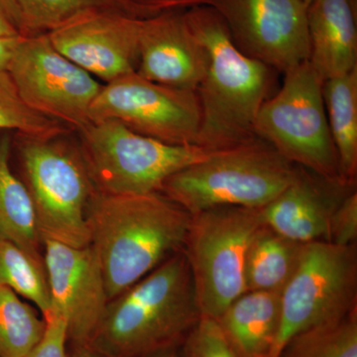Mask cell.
<instances>
[{
	"label": "cell",
	"mask_w": 357,
	"mask_h": 357,
	"mask_svg": "<svg viewBox=\"0 0 357 357\" xmlns=\"http://www.w3.org/2000/svg\"><path fill=\"white\" fill-rule=\"evenodd\" d=\"M81 133L91 178L107 195L160 192L174 174L218 152L162 142L114 119L91 122Z\"/></svg>",
	"instance_id": "7"
},
{
	"label": "cell",
	"mask_w": 357,
	"mask_h": 357,
	"mask_svg": "<svg viewBox=\"0 0 357 357\" xmlns=\"http://www.w3.org/2000/svg\"><path fill=\"white\" fill-rule=\"evenodd\" d=\"M280 319V292L248 291L217 321L238 357H272Z\"/></svg>",
	"instance_id": "18"
},
{
	"label": "cell",
	"mask_w": 357,
	"mask_h": 357,
	"mask_svg": "<svg viewBox=\"0 0 357 357\" xmlns=\"http://www.w3.org/2000/svg\"><path fill=\"white\" fill-rule=\"evenodd\" d=\"M144 18L115 11L77 16L47 34L73 63L105 84L137 70Z\"/></svg>",
	"instance_id": "14"
},
{
	"label": "cell",
	"mask_w": 357,
	"mask_h": 357,
	"mask_svg": "<svg viewBox=\"0 0 357 357\" xmlns=\"http://www.w3.org/2000/svg\"><path fill=\"white\" fill-rule=\"evenodd\" d=\"M304 244L263 225L253 236L246 256V292L281 293L297 268Z\"/></svg>",
	"instance_id": "22"
},
{
	"label": "cell",
	"mask_w": 357,
	"mask_h": 357,
	"mask_svg": "<svg viewBox=\"0 0 357 357\" xmlns=\"http://www.w3.org/2000/svg\"><path fill=\"white\" fill-rule=\"evenodd\" d=\"M283 84L263 103L255 131L289 162L347 185L340 173L324 102L323 82L309 61L284 74Z\"/></svg>",
	"instance_id": "5"
},
{
	"label": "cell",
	"mask_w": 357,
	"mask_h": 357,
	"mask_svg": "<svg viewBox=\"0 0 357 357\" xmlns=\"http://www.w3.org/2000/svg\"><path fill=\"white\" fill-rule=\"evenodd\" d=\"M20 157L43 241L89 245V211L96 189L86 162L56 139L23 137Z\"/></svg>",
	"instance_id": "8"
},
{
	"label": "cell",
	"mask_w": 357,
	"mask_h": 357,
	"mask_svg": "<svg viewBox=\"0 0 357 357\" xmlns=\"http://www.w3.org/2000/svg\"><path fill=\"white\" fill-rule=\"evenodd\" d=\"M184 11L143 20L136 73L154 83L196 91L206 76L208 54L188 25Z\"/></svg>",
	"instance_id": "15"
},
{
	"label": "cell",
	"mask_w": 357,
	"mask_h": 357,
	"mask_svg": "<svg viewBox=\"0 0 357 357\" xmlns=\"http://www.w3.org/2000/svg\"><path fill=\"white\" fill-rule=\"evenodd\" d=\"M280 357H357V307L344 318L296 335Z\"/></svg>",
	"instance_id": "25"
},
{
	"label": "cell",
	"mask_w": 357,
	"mask_h": 357,
	"mask_svg": "<svg viewBox=\"0 0 357 357\" xmlns=\"http://www.w3.org/2000/svg\"><path fill=\"white\" fill-rule=\"evenodd\" d=\"M356 244L305 243L299 263L280 293L281 319L272 357L296 335L344 318L357 307Z\"/></svg>",
	"instance_id": "9"
},
{
	"label": "cell",
	"mask_w": 357,
	"mask_h": 357,
	"mask_svg": "<svg viewBox=\"0 0 357 357\" xmlns=\"http://www.w3.org/2000/svg\"><path fill=\"white\" fill-rule=\"evenodd\" d=\"M263 222L259 208L218 206L191 215L184 250L201 316L217 319L246 292L249 245Z\"/></svg>",
	"instance_id": "6"
},
{
	"label": "cell",
	"mask_w": 357,
	"mask_h": 357,
	"mask_svg": "<svg viewBox=\"0 0 357 357\" xmlns=\"http://www.w3.org/2000/svg\"><path fill=\"white\" fill-rule=\"evenodd\" d=\"M297 174L298 166L257 137L174 174L160 194L191 215L218 206L260 208L280 195Z\"/></svg>",
	"instance_id": "4"
},
{
	"label": "cell",
	"mask_w": 357,
	"mask_h": 357,
	"mask_svg": "<svg viewBox=\"0 0 357 357\" xmlns=\"http://www.w3.org/2000/svg\"><path fill=\"white\" fill-rule=\"evenodd\" d=\"M47 328L37 307L11 289L0 285V357H22L31 351Z\"/></svg>",
	"instance_id": "24"
},
{
	"label": "cell",
	"mask_w": 357,
	"mask_h": 357,
	"mask_svg": "<svg viewBox=\"0 0 357 357\" xmlns=\"http://www.w3.org/2000/svg\"><path fill=\"white\" fill-rule=\"evenodd\" d=\"M208 6L248 57L282 74L309 60L307 7L300 0H213Z\"/></svg>",
	"instance_id": "12"
},
{
	"label": "cell",
	"mask_w": 357,
	"mask_h": 357,
	"mask_svg": "<svg viewBox=\"0 0 357 357\" xmlns=\"http://www.w3.org/2000/svg\"><path fill=\"white\" fill-rule=\"evenodd\" d=\"M190 222V213L160 192L107 195L96 190L89 211L91 245L109 299L183 249Z\"/></svg>",
	"instance_id": "1"
},
{
	"label": "cell",
	"mask_w": 357,
	"mask_h": 357,
	"mask_svg": "<svg viewBox=\"0 0 357 357\" xmlns=\"http://www.w3.org/2000/svg\"><path fill=\"white\" fill-rule=\"evenodd\" d=\"M47 321L44 337L22 357H69L67 351V323L63 317L51 314Z\"/></svg>",
	"instance_id": "29"
},
{
	"label": "cell",
	"mask_w": 357,
	"mask_h": 357,
	"mask_svg": "<svg viewBox=\"0 0 357 357\" xmlns=\"http://www.w3.org/2000/svg\"><path fill=\"white\" fill-rule=\"evenodd\" d=\"M43 255L50 316L65 319L72 347L88 345L109 302L98 256L91 244L73 248L53 241H43Z\"/></svg>",
	"instance_id": "13"
},
{
	"label": "cell",
	"mask_w": 357,
	"mask_h": 357,
	"mask_svg": "<svg viewBox=\"0 0 357 357\" xmlns=\"http://www.w3.org/2000/svg\"><path fill=\"white\" fill-rule=\"evenodd\" d=\"M357 239V192H349L333 211L328 241L340 246L354 245Z\"/></svg>",
	"instance_id": "28"
},
{
	"label": "cell",
	"mask_w": 357,
	"mask_h": 357,
	"mask_svg": "<svg viewBox=\"0 0 357 357\" xmlns=\"http://www.w3.org/2000/svg\"><path fill=\"white\" fill-rule=\"evenodd\" d=\"M10 141L0 139V236L44 261L43 239L40 236L31 196L24 183L11 170Z\"/></svg>",
	"instance_id": "19"
},
{
	"label": "cell",
	"mask_w": 357,
	"mask_h": 357,
	"mask_svg": "<svg viewBox=\"0 0 357 357\" xmlns=\"http://www.w3.org/2000/svg\"><path fill=\"white\" fill-rule=\"evenodd\" d=\"M354 187L331 182L298 166L295 180L259 208L263 222L296 243L328 241L333 213Z\"/></svg>",
	"instance_id": "16"
},
{
	"label": "cell",
	"mask_w": 357,
	"mask_h": 357,
	"mask_svg": "<svg viewBox=\"0 0 357 357\" xmlns=\"http://www.w3.org/2000/svg\"><path fill=\"white\" fill-rule=\"evenodd\" d=\"M0 285L11 289L50 316L51 297L44 261L36 259L17 244L0 236Z\"/></svg>",
	"instance_id": "23"
},
{
	"label": "cell",
	"mask_w": 357,
	"mask_h": 357,
	"mask_svg": "<svg viewBox=\"0 0 357 357\" xmlns=\"http://www.w3.org/2000/svg\"><path fill=\"white\" fill-rule=\"evenodd\" d=\"M178 349H168L164 351L155 352V354H150L146 357H178Z\"/></svg>",
	"instance_id": "34"
},
{
	"label": "cell",
	"mask_w": 357,
	"mask_h": 357,
	"mask_svg": "<svg viewBox=\"0 0 357 357\" xmlns=\"http://www.w3.org/2000/svg\"><path fill=\"white\" fill-rule=\"evenodd\" d=\"M7 72L28 107L81 132L102 84L52 45L47 34L21 37Z\"/></svg>",
	"instance_id": "10"
},
{
	"label": "cell",
	"mask_w": 357,
	"mask_h": 357,
	"mask_svg": "<svg viewBox=\"0 0 357 357\" xmlns=\"http://www.w3.org/2000/svg\"><path fill=\"white\" fill-rule=\"evenodd\" d=\"M22 36L48 34L83 14L115 11L150 17L130 0H2Z\"/></svg>",
	"instance_id": "20"
},
{
	"label": "cell",
	"mask_w": 357,
	"mask_h": 357,
	"mask_svg": "<svg viewBox=\"0 0 357 357\" xmlns=\"http://www.w3.org/2000/svg\"><path fill=\"white\" fill-rule=\"evenodd\" d=\"M150 16L166 11L187 10L192 7L210 6L213 0H130Z\"/></svg>",
	"instance_id": "30"
},
{
	"label": "cell",
	"mask_w": 357,
	"mask_h": 357,
	"mask_svg": "<svg viewBox=\"0 0 357 357\" xmlns=\"http://www.w3.org/2000/svg\"><path fill=\"white\" fill-rule=\"evenodd\" d=\"M21 37L0 38V70H6L16 46Z\"/></svg>",
	"instance_id": "32"
},
{
	"label": "cell",
	"mask_w": 357,
	"mask_h": 357,
	"mask_svg": "<svg viewBox=\"0 0 357 357\" xmlns=\"http://www.w3.org/2000/svg\"><path fill=\"white\" fill-rule=\"evenodd\" d=\"M178 357H238L217 319L202 316L178 349Z\"/></svg>",
	"instance_id": "27"
},
{
	"label": "cell",
	"mask_w": 357,
	"mask_h": 357,
	"mask_svg": "<svg viewBox=\"0 0 357 357\" xmlns=\"http://www.w3.org/2000/svg\"><path fill=\"white\" fill-rule=\"evenodd\" d=\"M15 130L30 139H56L67 126L26 105L7 70H0V130Z\"/></svg>",
	"instance_id": "26"
},
{
	"label": "cell",
	"mask_w": 357,
	"mask_h": 357,
	"mask_svg": "<svg viewBox=\"0 0 357 357\" xmlns=\"http://www.w3.org/2000/svg\"><path fill=\"white\" fill-rule=\"evenodd\" d=\"M184 15L208 54L206 76L196 89L202 114L197 145L223 151L255 140L256 117L272 96L276 70L241 53L213 7H192Z\"/></svg>",
	"instance_id": "2"
},
{
	"label": "cell",
	"mask_w": 357,
	"mask_h": 357,
	"mask_svg": "<svg viewBox=\"0 0 357 357\" xmlns=\"http://www.w3.org/2000/svg\"><path fill=\"white\" fill-rule=\"evenodd\" d=\"M69 357H107L100 352L96 351L89 345H83V347H72V351L69 354Z\"/></svg>",
	"instance_id": "33"
},
{
	"label": "cell",
	"mask_w": 357,
	"mask_h": 357,
	"mask_svg": "<svg viewBox=\"0 0 357 357\" xmlns=\"http://www.w3.org/2000/svg\"><path fill=\"white\" fill-rule=\"evenodd\" d=\"M307 32V61L321 82L357 68L356 0H312Z\"/></svg>",
	"instance_id": "17"
},
{
	"label": "cell",
	"mask_w": 357,
	"mask_h": 357,
	"mask_svg": "<svg viewBox=\"0 0 357 357\" xmlns=\"http://www.w3.org/2000/svg\"><path fill=\"white\" fill-rule=\"evenodd\" d=\"M324 102L340 173L347 185L357 176V68L323 82Z\"/></svg>",
	"instance_id": "21"
},
{
	"label": "cell",
	"mask_w": 357,
	"mask_h": 357,
	"mask_svg": "<svg viewBox=\"0 0 357 357\" xmlns=\"http://www.w3.org/2000/svg\"><path fill=\"white\" fill-rule=\"evenodd\" d=\"M184 250L109 300L88 345L107 357H146L178 349L201 318Z\"/></svg>",
	"instance_id": "3"
},
{
	"label": "cell",
	"mask_w": 357,
	"mask_h": 357,
	"mask_svg": "<svg viewBox=\"0 0 357 357\" xmlns=\"http://www.w3.org/2000/svg\"><path fill=\"white\" fill-rule=\"evenodd\" d=\"M300 1H302L303 3L305 4L307 7L310 6V3L312 1V0H300Z\"/></svg>",
	"instance_id": "35"
},
{
	"label": "cell",
	"mask_w": 357,
	"mask_h": 357,
	"mask_svg": "<svg viewBox=\"0 0 357 357\" xmlns=\"http://www.w3.org/2000/svg\"><path fill=\"white\" fill-rule=\"evenodd\" d=\"M105 119L169 144L197 145L201 105L194 89L171 88L134 72L100 89L89 110V121Z\"/></svg>",
	"instance_id": "11"
},
{
	"label": "cell",
	"mask_w": 357,
	"mask_h": 357,
	"mask_svg": "<svg viewBox=\"0 0 357 357\" xmlns=\"http://www.w3.org/2000/svg\"><path fill=\"white\" fill-rule=\"evenodd\" d=\"M24 37L18 31L10 14L2 0H0V38H16Z\"/></svg>",
	"instance_id": "31"
}]
</instances>
